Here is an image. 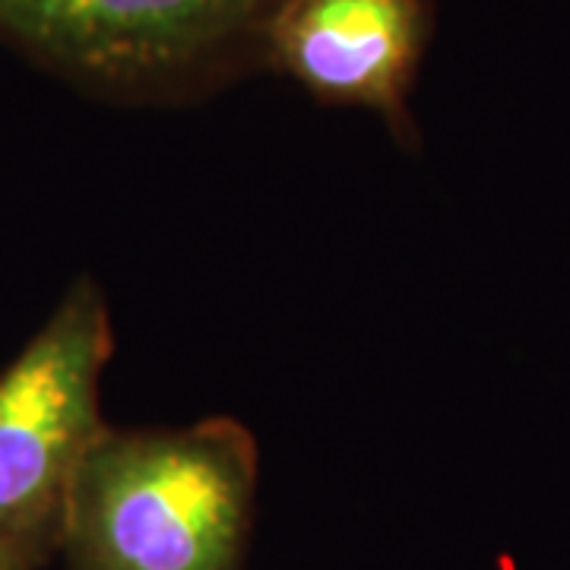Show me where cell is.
<instances>
[{
	"instance_id": "cell-3",
	"label": "cell",
	"mask_w": 570,
	"mask_h": 570,
	"mask_svg": "<svg viewBox=\"0 0 570 570\" xmlns=\"http://www.w3.org/2000/svg\"><path fill=\"white\" fill-rule=\"evenodd\" d=\"M276 0H0V36L77 80L153 92L261 48Z\"/></svg>"
},
{
	"instance_id": "cell-2",
	"label": "cell",
	"mask_w": 570,
	"mask_h": 570,
	"mask_svg": "<svg viewBox=\"0 0 570 570\" xmlns=\"http://www.w3.org/2000/svg\"><path fill=\"white\" fill-rule=\"evenodd\" d=\"M115 348L99 285L77 279L0 371V546L48 558L82 463L108 425L102 374Z\"/></svg>"
},
{
	"instance_id": "cell-1",
	"label": "cell",
	"mask_w": 570,
	"mask_h": 570,
	"mask_svg": "<svg viewBox=\"0 0 570 570\" xmlns=\"http://www.w3.org/2000/svg\"><path fill=\"white\" fill-rule=\"evenodd\" d=\"M257 444L235 419L105 428L63 513L70 570H242Z\"/></svg>"
},
{
	"instance_id": "cell-4",
	"label": "cell",
	"mask_w": 570,
	"mask_h": 570,
	"mask_svg": "<svg viewBox=\"0 0 570 570\" xmlns=\"http://www.w3.org/2000/svg\"><path fill=\"white\" fill-rule=\"evenodd\" d=\"M428 36L425 0H276L261 51L321 102L377 111L403 137Z\"/></svg>"
},
{
	"instance_id": "cell-5",
	"label": "cell",
	"mask_w": 570,
	"mask_h": 570,
	"mask_svg": "<svg viewBox=\"0 0 570 570\" xmlns=\"http://www.w3.org/2000/svg\"><path fill=\"white\" fill-rule=\"evenodd\" d=\"M45 561L32 551L17 549V546H0V570H36Z\"/></svg>"
}]
</instances>
